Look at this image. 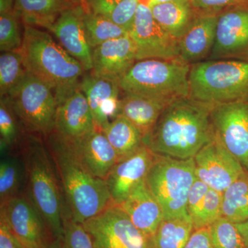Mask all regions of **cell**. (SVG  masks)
<instances>
[{"label":"cell","instance_id":"1","mask_svg":"<svg viewBox=\"0 0 248 248\" xmlns=\"http://www.w3.org/2000/svg\"><path fill=\"white\" fill-rule=\"evenodd\" d=\"M213 105L181 98L163 111L143 143L156 155L179 159L194 158L215 137Z\"/></svg>","mask_w":248,"mask_h":248},{"label":"cell","instance_id":"2","mask_svg":"<svg viewBox=\"0 0 248 248\" xmlns=\"http://www.w3.org/2000/svg\"><path fill=\"white\" fill-rule=\"evenodd\" d=\"M19 149L25 170V194L40 212L50 236L62 241L65 202L47 143L41 137L27 133Z\"/></svg>","mask_w":248,"mask_h":248},{"label":"cell","instance_id":"3","mask_svg":"<svg viewBox=\"0 0 248 248\" xmlns=\"http://www.w3.org/2000/svg\"><path fill=\"white\" fill-rule=\"evenodd\" d=\"M65 204L75 221L83 223L112 203L106 180L84 167L70 145L55 133L46 139Z\"/></svg>","mask_w":248,"mask_h":248},{"label":"cell","instance_id":"4","mask_svg":"<svg viewBox=\"0 0 248 248\" xmlns=\"http://www.w3.org/2000/svg\"><path fill=\"white\" fill-rule=\"evenodd\" d=\"M20 52L27 71L48 85L58 106L79 89L84 67L48 32L25 25Z\"/></svg>","mask_w":248,"mask_h":248},{"label":"cell","instance_id":"5","mask_svg":"<svg viewBox=\"0 0 248 248\" xmlns=\"http://www.w3.org/2000/svg\"><path fill=\"white\" fill-rule=\"evenodd\" d=\"M190 66L182 59L138 61L119 82L125 93L172 103L190 97Z\"/></svg>","mask_w":248,"mask_h":248},{"label":"cell","instance_id":"6","mask_svg":"<svg viewBox=\"0 0 248 248\" xmlns=\"http://www.w3.org/2000/svg\"><path fill=\"white\" fill-rule=\"evenodd\" d=\"M190 97L217 105L248 100V61L200 62L190 67Z\"/></svg>","mask_w":248,"mask_h":248},{"label":"cell","instance_id":"7","mask_svg":"<svg viewBox=\"0 0 248 248\" xmlns=\"http://www.w3.org/2000/svg\"><path fill=\"white\" fill-rule=\"evenodd\" d=\"M196 178L194 158L155 155L145 181L161 206L164 218L190 216L187 199Z\"/></svg>","mask_w":248,"mask_h":248},{"label":"cell","instance_id":"8","mask_svg":"<svg viewBox=\"0 0 248 248\" xmlns=\"http://www.w3.org/2000/svg\"><path fill=\"white\" fill-rule=\"evenodd\" d=\"M7 97L28 133L45 139L53 133L58 104L44 81L27 71Z\"/></svg>","mask_w":248,"mask_h":248},{"label":"cell","instance_id":"9","mask_svg":"<svg viewBox=\"0 0 248 248\" xmlns=\"http://www.w3.org/2000/svg\"><path fill=\"white\" fill-rule=\"evenodd\" d=\"M83 224L95 248H154L153 239L140 231L116 204L111 203Z\"/></svg>","mask_w":248,"mask_h":248},{"label":"cell","instance_id":"10","mask_svg":"<svg viewBox=\"0 0 248 248\" xmlns=\"http://www.w3.org/2000/svg\"><path fill=\"white\" fill-rule=\"evenodd\" d=\"M194 161L197 179L218 192H224L247 172L216 134L213 140L197 153Z\"/></svg>","mask_w":248,"mask_h":248},{"label":"cell","instance_id":"11","mask_svg":"<svg viewBox=\"0 0 248 248\" xmlns=\"http://www.w3.org/2000/svg\"><path fill=\"white\" fill-rule=\"evenodd\" d=\"M129 36L136 50V60H173L179 57V40L172 37L155 20L148 6L139 4Z\"/></svg>","mask_w":248,"mask_h":248},{"label":"cell","instance_id":"12","mask_svg":"<svg viewBox=\"0 0 248 248\" xmlns=\"http://www.w3.org/2000/svg\"><path fill=\"white\" fill-rule=\"evenodd\" d=\"M214 130L248 172V100L213 105Z\"/></svg>","mask_w":248,"mask_h":248},{"label":"cell","instance_id":"13","mask_svg":"<svg viewBox=\"0 0 248 248\" xmlns=\"http://www.w3.org/2000/svg\"><path fill=\"white\" fill-rule=\"evenodd\" d=\"M0 212L24 248H44L51 237L40 212L25 193L1 205Z\"/></svg>","mask_w":248,"mask_h":248},{"label":"cell","instance_id":"14","mask_svg":"<svg viewBox=\"0 0 248 248\" xmlns=\"http://www.w3.org/2000/svg\"><path fill=\"white\" fill-rule=\"evenodd\" d=\"M155 155L143 144L133 154L116 163L106 179L112 203L120 205L146 179Z\"/></svg>","mask_w":248,"mask_h":248},{"label":"cell","instance_id":"15","mask_svg":"<svg viewBox=\"0 0 248 248\" xmlns=\"http://www.w3.org/2000/svg\"><path fill=\"white\" fill-rule=\"evenodd\" d=\"M84 12V6L72 5L62 11L49 31L53 32L59 44L82 65L85 71H91L93 68V49L85 32Z\"/></svg>","mask_w":248,"mask_h":248},{"label":"cell","instance_id":"16","mask_svg":"<svg viewBox=\"0 0 248 248\" xmlns=\"http://www.w3.org/2000/svg\"><path fill=\"white\" fill-rule=\"evenodd\" d=\"M91 74L119 83L135 64L136 50L130 36L104 42L93 49Z\"/></svg>","mask_w":248,"mask_h":248},{"label":"cell","instance_id":"17","mask_svg":"<svg viewBox=\"0 0 248 248\" xmlns=\"http://www.w3.org/2000/svg\"><path fill=\"white\" fill-rule=\"evenodd\" d=\"M248 53V9L236 6L218 16L212 58Z\"/></svg>","mask_w":248,"mask_h":248},{"label":"cell","instance_id":"18","mask_svg":"<svg viewBox=\"0 0 248 248\" xmlns=\"http://www.w3.org/2000/svg\"><path fill=\"white\" fill-rule=\"evenodd\" d=\"M95 128L89 102L80 88L58 106L53 133L62 140L73 141Z\"/></svg>","mask_w":248,"mask_h":248},{"label":"cell","instance_id":"19","mask_svg":"<svg viewBox=\"0 0 248 248\" xmlns=\"http://www.w3.org/2000/svg\"><path fill=\"white\" fill-rule=\"evenodd\" d=\"M79 88L89 102L96 128L102 130L120 115L119 83L90 74L81 80Z\"/></svg>","mask_w":248,"mask_h":248},{"label":"cell","instance_id":"20","mask_svg":"<svg viewBox=\"0 0 248 248\" xmlns=\"http://www.w3.org/2000/svg\"><path fill=\"white\" fill-rule=\"evenodd\" d=\"M66 142L84 167L94 177L106 180L118 161L115 150L99 129L95 128L75 141Z\"/></svg>","mask_w":248,"mask_h":248},{"label":"cell","instance_id":"21","mask_svg":"<svg viewBox=\"0 0 248 248\" xmlns=\"http://www.w3.org/2000/svg\"><path fill=\"white\" fill-rule=\"evenodd\" d=\"M118 205L140 231L153 239L164 215L145 179L132 190L126 200Z\"/></svg>","mask_w":248,"mask_h":248},{"label":"cell","instance_id":"22","mask_svg":"<svg viewBox=\"0 0 248 248\" xmlns=\"http://www.w3.org/2000/svg\"><path fill=\"white\" fill-rule=\"evenodd\" d=\"M217 14H201L179 40V57L190 63L206 56L212 50L216 37Z\"/></svg>","mask_w":248,"mask_h":248},{"label":"cell","instance_id":"23","mask_svg":"<svg viewBox=\"0 0 248 248\" xmlns=\"http://www.w3.org/2000/svg\"><path fill=\"white\" fill-rule=\"evenodd\" d=\"M171 103L125 93L121 99L120 115L140 130L143 138L154 127L163 111Z\"/></svg>","mask_w":248,"mask_h":248},{"label":"cell","instance_id":"24","mask_svg":"<svg viewBox=\"0 0 248 248\" xmlns=\"http://www.w3.org/2000/svg\"><path fill=\"white\" fill-rule=\"evenodd\" d=\"M73 4L70 0H15L14 11L25 25L49 31L62 11Z\"/></svg>","mask_w":248,"mask_h":248},{"label":"cell","instance_id":"25","mask_svg":"<svg viewBox=\"0 0 248 248\" xmlns=\"http://www.w3.org/2000/svg\"><path fill=\"white\" fill-rule=\"evenodd\" d=\"M150 9L158 24L178 40L188 30L195 18L190 1L163 3Z\"/></svg>","mask_w":248,"mask_h":248},{"label":"cell","instance_id":"26","mask_svg":"<svg viewBox=\"0 0 248 248\" xmlns=\"http://www.w3.org/2000/svg\"><path fill=\"white\" fill-rule=\"evenodd\" d=\"M102 131L117 153L118 161L133 154L143 145L140 130L122 115L111 121Z\"/></svg>","mask_w":248,"mask_h":248},{"label":"cell","instance_id":"27","mask_svg":"<svg viewBox=\"0 0 248 248\" xmlns=\"http://www.w3.org/2000/svg\"><path fill=\"white\" fill-rule=\"evenodd\" d=\"M139 0H86L87 9L107 18L130 32L138 10Z\"/></svg>","mask_w":248,"mask_h":248},{"label":"cell","instance_id":"28","mask_svg":"<svg viewBox=\"0 0 248 248\" xmlns=\"http://www.w3.org/2000/svg\"><path fill=\"white\" fill-rule=\"evenodd\" d=\"M194 230L190 216L163 218L153 236V248H184Z\"/></svg>","mask_w":248,"mask_h":248},{"label":"cell","instance_id":"29","mask_svg":"<svg viewBox=\"0 0 248 248\" xmlns=\"http://www.w3.org/2000/svg\"><path fill=\"white\" fill-rule=\"evenodd\" d=\"M0 161V203L19 195L25 184V170L22 157L14 154H4Z\"/></svg>","mask_w":248,"mask_h":248},{"label":"cell","instance_id":"30","mask_svg":"<svg viewBox=\"0 0 248 248\" xmlns=\"http://www.w3.org/2000/svg\"><path fill=\"white\" fill-rule=\"evenodd\" d=\"M222 217L234 223L248 220V172L223 192Z\"/></svg>","mask_w":248,"mask_h":248},{"label":"cell","instance_id":"31","mask_svg":"<svg viewBox=\"0 0 248 248\" xmlns=\"http://www.w3.org/2000/svg\"><path fill=\"white\" fill-rule=\"evenodd\" d=\"M83 21L86 38L93 49L104 42L129 35V32L110 19L85 9Z\"/></svg>","mask_w":248,"mask_h":248},{"label":"cell","instance_id":"32","mask_svg":"<svg viewBox=\"0 0 248 248\" xmlns=\"http://www.w3.org/2000/svg\"><path fill=\"white\" fill-rule=\"evenodd\" d=\"M20 50L2 52L0 55V95L7 97L27 74Z\"/></svg>","mask_w":248,"mask_h":248},{"label":"cell","instance_id":"33","mask_svg":"<svg viewBox=\"0 0 248 248\" xmlns=\"http://www.w3.org/2000/svg\"><path fill=\"white\" fill-rule=\"evenodd\" d=\"M19 119L7 97L0 99V148L3 154L20 146Z\"/></svg>","mask_w":248,"mask_h":248},{"label":"cell","instance_id":"34","mask_svg":"<svg viewBox=\"0 0 248 248\" xmlns=\"http://www.w3.org/2000/svg\"><path fill=\"white\" fill-rule=\"evenodd\" d=\"M62 248H95L92 236L84 224L75 221L65 204Z\"/></svg>","mask_w":248,"mask_h":248},{"label":"cell","instance_id":"35","mask_svg":"<svg viewBox=\"0 0 248 248\" xmlns=\"http://www.w3.org/2000/svg\"><path fill=\"white\" fill-rule=\"evenodd\" d=\"M209 228L214 248H248L236 224L225 217H220Z\"/></svg>","mask_w":248,"mask_h":248},{"label":"cell","instance_id":"36","mask_svg":"<svg viewBox=\"0 0 248 248\" xmlns=\"http://www.w3.org/2000/svg\"><path fill=\"white\" fill-rule=\"evenodd\" d=\"M17 18L19 17L14 10L1 13L0 15V50L1 53L19 50L22 47L23 37L19 32Z\"/></svg>","mask_w":248,"mask_h":248},{"label":"cell","instance_id":"37","mask_svg":"<svg viewBox=\"0 0 248 248\" xmlns=\"http://www.w3.org/2000/svg\"><path fill=\"white\" fill-rule=\"evenodd\" d=\"M223 192L209 189L205 195L203 206L194 229L209 227L222 217Z\"/></svg>","mask_w":248,"mask_h":248},{"label":"cell","instance_id":"38","mask_svg":"<svg viewBox=\"0 0 248 248\" xmlns=\"http://www.w3.org/2000/svg\"><path fill=\"white\" fill-rule=\"evenodd\" d=\"M210 187L205 183L196 178L191 187L187 203V211L192 218L193 225L195 224L200 217L204 199Z\"/></svg>","mask_w":248,"mask_h":248},{"label":"cell","instance_id":"39","mask_svg":"<svg viewBox=\"0 0 248 248\" xmlns=\"http://www.w3.org/2000/svg\"><path fill=\"white\" fill-rule=\"evenodd\" d=\"M190 2L193 9L201 14H217L226 8L248 4V0H190Z\"/></svg>","mask_w":248,"mask_h":248},{"label":"cell","instance_id":"40","mask_svg":"<svg viewBox=\"0 0 248 248\" xmlns=\"http://www.w3.org/2000/svg\"><path fill=\"white\" fill-rule=\"evenodd\" d=\"M0 248H24L8 223L4 214L0 212Z\"/></svg>","mask_w":248,"mask_h":248},{"label":"cell","instance_id":"41","mask_svg":"<svg viewBox=\"0 0 248 248\" xmlns=\"http://www.w3.org/2000/svg\"><path fill=\"white\" fill-rule=\"evenodd\" d=\"M184 248H215L210 228L204 227L194 230Z\"/></svg>","mask_w":248,"mask_h":248},{"label":"cell","instance_id":"42","mask_svg":"<svg viewBox=\"0 0 248 248\" xmlns=\"http://www.w3.org/2000/svg\"><path fill=\"white\" fill-rule=\"evenodd\" d=\"M240 233L242 235L245 240L246 246L248 248V220L242 223H235Z\"/></svg>","mask_w":248,"mask_h":248},{"label":"cell","instance_id":"43","mask_svg":"<svg viewBox=\"0 0 248 248\" xmlns=\"http://www.w3.org/2000/svg\"><path fill=\"white\" fill-rule=\"evenodd\" d=\"M44 248H62V241L50 237L46 242Z\"/></svg>","mask_w":248,"mask_h":248},{"label":"cell","instance_id":"44","mask_svg":"<svg viewBox=\"0 0 248 248\" xmlns=\"http://www.w3.org/2000/svg\"><path fill=\"white\" fill-rule=\"evenodd\" d=\"M190 0H151L148 7L154 6V5L163 4V3L173 2V1H186Z\"/></svg>","mask_w":248,"mask_h":248},{"label":"cell","instance_id":"45","mask_svg":"<svg viewBox=\"0 0 248 248\" xmlns=\"http://www.w3.org/2000/svg\"><path fill=\"white\" fill-rule=\"evenodd\" d=\"M74 4L81 5L84 8H86V0H70Z\"/></svg>","mask_w":248,"mask_h":248},{"label":"cell","instance_id":"46","mask_svg":"<svg viewBox=\"0 0 248 248\" xmlns=\"http://www.w3.org/2000/svg\"><path fill=\"white\" fill-rule=\"evenodd\" d=\"M150 1H151V0H139V2L140 4L146 5L147 6H149Z\"/></svg>","mask_w":248,"mask_h":248}]
</instances>
